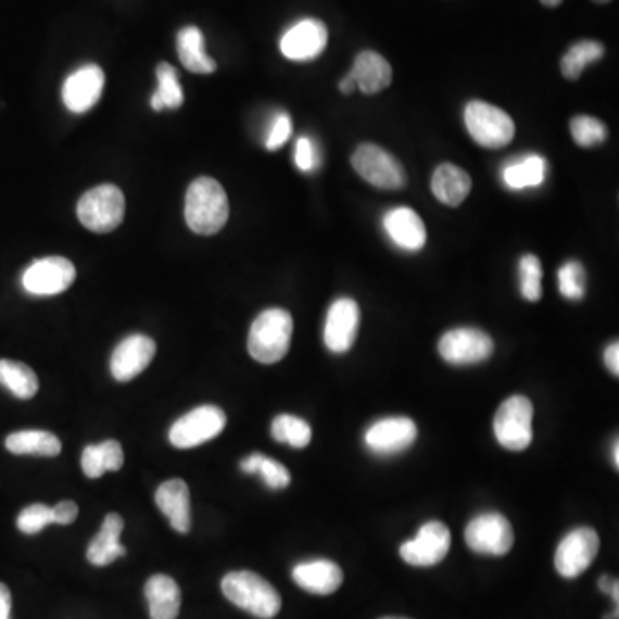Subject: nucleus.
Listing matches in <instances>:
<instances>
[{
  "instance_id": "nucleus-1",
  "label": "nucleus",
  "mask_w": 619,
  "mask_h": 619,
  "mask_svg": "<svg viewBox=\"0 0 619 619\" xmlns=\"http://www.w3.org/2000/svg\"><path fill=\"white\" fill-rule=\"evenodd\" d=\"M185 219L197 235L212 236L226 226L229 219V200L217 179H194L186 191Z\"/></svg>"
},
{
  "instance_id": "nucleus-2",
  "label": "nucleus",
  "mask_w": 619,
  "mask_h": 619,
  "mask_svg": "<svg viewBox=\"0 0 619 619\" xmlns=\"http://www.w3.org/2000/svg\"><path fill=\"white\" fill-rule=\"evenodd\" d=\"M293 327V317L286 310H265L252 324L248 334V353L264 365L281 362L291 346Z\"/></svg>"
},
{
  "instance_id": "nucleus-3",
  "label": "nucleus",
  "mask_w": 619,
  "mask_h": 619,
  "mask_svg": "<svg viewBox=\"0 0 619 619\" xmlns=\"http://www.w3.org/2000/svg\"><path fill=\"white\" fill-rule=\"evenodd\" d=\"M224 595L235 606L261 619H273L281 611L279 592L270 583L253 571H232L223 578Z\"/></svg>"
},
{
  "instance_id": "nucleus-4",
  "label": "nucleus",
  "mask_w": 619,
  "mask_h": 619,
  "mask_svg": "<svg viewBox=\"0 0 619 619\" xmlns=\"http://www.w3.org/2000/svg\"><path fill=\"white\" fill-rule=\"evenodd\" d=\"M126 212L123 191L114 185L97 186L79 199L76 206L79 223L93 232L114 231L121 226Z\"/></svg>"
},
{
  "instance_id": "nucleus-5",
  "label": "nucleus",
  "mask_w": 619,
  "mask_h": 619,
  "mask_svg": "<svg viewBox=\"0 0 619 619\" xmlns=\"http://www.w3.org/2000/svg\"><path fill=\"white\" fill-rule=\"evenodd\" d=\"M465 124L471 140L483 149H503L515 138V123L511 117L503 109L482 100L468 103L465 109Z\"/></svg>"
},
{
  "instance_id": "nucleus-6",
  "label": "nucleus",
  "mask_w": 619,
  "mask_h": 619,
  "mask_svg": "<svg viewBox=\"0 0 619 619\" xmlns=\"http://www.w3.org/2000/svg\"><path fill=\"white\" fill-rule=\"evenodd\" d=\"M532 420L533 405L529 397H508L495 413V439L508 451L527 450L533 439Z\"/></svg>"
},
{
  "instance_id": "nucleus-7",
  "label": "nucleus",
  "mask_w": 619,
  "mask_h": 619,
  "mask_svg": "<svg viewBox=\"0 0 619 619\" xmlns=\"http://www.w3.org/2000/svg\"><path fill=\"white\" fill-rule=\"evenodd\" d=\"M351 164L362 179L380 190H401L408 181L401 162L374 143L359 144L351 157Z\"/></svg>"
},
{
  "instance_id": "nucleus-8",
  "label": "nucleus",
  "mask_w": 619,
  "mask_h": 619,
  "mask_svg": "<svg viewBox=\"0 0 619 619\" xmlns=\"http://www.w3.org/2000/svg\"><path fill=\"white\" fill-rule=\"evenodd\" d=\"M226 413L214 405H203L186 413L169 430V441L179 450L202 446L223 432L226 427Z\"/></svg>"
},
{
  "instance_id": "nucleus-9",
  "label": "nucleus",
  "mask_w": 619,
  "mask_h": 619,
  "mask_svg": "<svg viewBox=\"0 0 619 619\" xmlns=\"http://www.w3.org/2000/svg\"><path fill=\"white\" fill-rule=\"evenodd\" d=\"M465 541L473 553L504 556L515 544V532L506 516L501 513H483L468 523Z\"/></svg>"
},
{
  "instance_id": "nucleus-10",
  "label": "nucleus",
  "mask_w": 619,
  "mask_h": 619,
  "mask_svg": "<svg viewBox=\"0 0 619 619\" xmlns=\"http://www.w3.org/2000/svg\"><path fill=\"white\" fill-rule=\"evenodd\" d=\"M494 341L483 330L459 327L447 330L439 341V355L451 365L482 364L491 358Z\"/></svg>"
},
{
  "instance_id": "nucleus-11",
  "label": "nucleus",
  "mask_w": 619,
  "mask_h": 619,
  "mask_svg": "<svg viewBox=\"0 0 619 619\" xmlns=\"http://www.w3.org/2000/svg\"><path fill=\"white\" fill-rule=\"evenodd\" d=\"M601 541L591 527H580L559 542L554 556V566L563 578H577L585 573L598 554Z\"/></svg>"
},
{
  "instance_id": "nucleus-12",
  "label": "nucleus",
  "mask_w": 619,
  "mask_h": 619,
  "mask_svg": "<svg viewBox=\"0 0 619 619\" xmlns=\"http://www.w3.org/2000/svg\"><path fill=\"white\" fill-rule=\"evenodd\" d=\"M76 279L73 262L64 256H47L34 262L23 274V288L34 296H55L70 288Z\"/></svg>"
},
{
  "instance_id": "nucleus-13",
  "label": "nucleus",
  "mask_w": 619,
  "mask_h": 619,
  "mask_svg": "<svg viewBox=\"0 0 619 619\" xmlns=\"http://www.w3.org/2000/svg\"><path fill=\"white\" fill-rule=\"evenodd\" d=\"M451 547V532L441 521H427L412 541L401 545L403 561L417 568L439 565Z\"/></svg>"
},
{
  "instance_id": "nucleus-14",
  "label": "nucleus",
  "mask_w": 619,
  "mask_h": 619,
  "mask_svg": "<svg viewBox=\"0 0 619 619\" xmlns=\"http://www.w3.org/2000/svg\"><path fill=\"white\" fill-rule=\"evenodd\" d=\"M417 424L408 417H388L371 424L365 432V446L379 456H394L417 441Z\"/></svg>"
},
{
  "instance_id": "nucleus-15",
  "label": "nucleus",
  "mask_w": 619,
  "mask_h": 619,
  "mask_svg": "<svg viewBox=\"0 0 619 619\" xmlns=\"http://www.w3.org/2000/svg\"><path fill=\"white\" fill-rule=\"evenodd\" d=\"M327 40L329 34L323 21L306 17L286 29L279 41V49L289 61H312L326 50Z\"/></svg>"
},
{
  "instance_id": "nucleus-16",
  "label": "nucleus",
  "mask_w": 619,
  "mask_h": 619,
  "mask_svg": "<svg viewBox=\"0 0 619 619\" xmlns=\"http://www.w3.org/2000/svg\"><path fill=\"white\" fill-rule=\"evenodd\" d=\"M359 327V306L351 298H341L330 305L324 327L327 350L343 355L355 344Z\"/></svg>"
},
{
  "instance_id": "nucleus-17",
  "label": "nucleus",
  "mask_w": 619,
  "mask_h": 619,
  "mask_svg": "<svg viewBox=\"0 0 619 619\" xmlns=\"http://www.w3.org/2000/svg\"><path fill=\"white\" fill-rule=\"evenodd\" d=\"M105 76L97 64H85L71 73L62 87V102L73 114H85L96 108L102 97Z\"/></svg>"
},
{
  "instance_id": "nucleus-18",
  "label": "nucleus",
  "mask_w": 619,
  "mask_h": 619,
  "mask_svg": "<svg viewBox=\"0 0 619 619\" xmlns=\"http://www.w3.org/2000/svg\"><path fill=\"white\" fill-rule=\"evenodd\" d=\"M155 351L157 344L149 336L131 334L123 339L112 353V377L119 382H129L152 364Z\"/></svg>"
},
{
  "instance_id": "nucleus-19",
  "label": "nucleus",
  "mask_w": 619,
  "mask_h": 619,
  "mask_svg": "<svg viewBox=\"0 0 619 619\" xmlns=\"http://www.w3.org/2000/svg\"><path fill=\"white\" fill-rule=\"evenodd\" d=\"M384 229L392 243L406 252H418L426 247V224L408 206H397L386 214Z\"/></svg>"
},
{
  "instance_id": "nucleus-20",
  "label": "nucleus",
  "mask_w": 619,
  "mask_h": 619,
  "mask_svg": "<svg viewBox=\"0 0 619 619\" xmlns=\"http://www.w3.org/2000/svg\"><path fill=\"white\" fill-rule=\"evenodd\" d=\"M155 503L167 516L170 527L176 532L188 533L191 530L190 488L181 479L167 480L161 483L155 492Z\"/></svg>"
},
{
  "instance_id": "nucleus-21",
  "label": "nucleus",
  "mask_w": 619,
  "mask_h": 619,
  "mask_svg": "<svg viewBox=\"0 0 619 619\" xmlns=\"http://www.w3.org/2000/svg\"><path fill=\"white\" fill-rule=\"evenodd\" d=\"M343 570L329 559H312L293 568V580L310 594L330 595L343 585Z\"/></svg>"
},
{
  "instance_id": "nucleus-22",
  "label": "nucleus",
  "mask_w": 619,
  "mask_h": 619,
  "mask_svg": "<svg viewBox=\"0 0 619 619\" xmlns=\"http://www.w3.org/2000/svg\"><path fill=\"white\" fill-rule=\"evenodd\" d=\"M350 78L355 81L365 96H374L386 90L392 81V67L382 55L374 50H364L356 55L353 70L350 71Z\"/></svg>"
},
{
  "instance_id": "nucleus-23",
  "label": "nucleus",
  "mask_w": 619,
  "mask_h": 619,
  "mask_svg": "<svg viewBox=\"0 0 619 619\" xmlns=\"http://www.w3.org/2000/svg\"><path fill=\"white\" fill-rule=\"evenodd\" d=\"M124 521L117 513L105 516L102 529L88 545L87 559L93 566H108L117 557L126 556V547L121 544Z\"/></svg>"
},
{
  "instance_id": "nucleus-24",
  "label": "nucleus",
  "mask_w": 619,
  "mask_h": 619,
  "mask_svg": "<svg viewBox=\"0 0 619 619\" xmlns=\"http://www.w3.org/2000/svg\"><path fill=\"white\" fill-rule=\"evenodd\" d=\"M433 197L444 205L458 206L465 202L471 191V178L467 170L458 165L444 162L432 174Z\"/></svg>"
},
{
  "instance_id": "nucleus-25",
  "label": "nucleus",
  "mask_w": 619,
  "mask_h": 619,
  "mask_svg": "<svg viewBox=\"0 0 619 619\" xmlns=\"http://www.w3.org/2000/svg\"><path fill=\"white\" fill-rule=\"evenodd\" d=\"M144 597L149 601L150 618H178L181 609V591L173 578L167 574H153L144 585Z\"/></svg>"
},
{
  "instance_id": "nucleus-26",
  "label": "nucleus",
  "mask_w": 619,
  "mask_h": 619,
  "mask_svg": "<svg viewBox=\"0 0 619 619\" xmlns=\"http://www.w3.org/2000/svg\"><path fill=\"white\" fill-rule=\"evenodd\" d=\"M178 55L182 66L197 75H211L217 70L214 59L206 54L202 29L197 26L179 29Z\"/></svg>"
},
{
  "instance_id": "nucleus-27",
  "label": "nucleus",
  "mask_w": 619,
  "mask_h": 619,
  "mask_svg": "<svg viewBox=\"0 0 619 619\" xmlns=\"http://www.w3.org/2000/svg\"><path fill=\"white\" fill-rule=\"evenodd\" d=\"M5 447L13 454L58 456L62 451L61 439L47 430H20L5 439Z\"/></svg>"
},
{
  "instance_id": "nucleus-28",
  "label": "nucleus",
  "mask_w": 619,
  "mask_h": 619,
  "mask_svg": "<svg viewBox=\"0 0 619 619\" xmlns=\"http://www.w3.org/2000/svg\"><path fill=\"white\" fill-rule=\"evenodd\" d=\"M0 386L20 400H31L40 388L37 374L28 365L14 359H0Z\"/></svg>"
},
{
  "instance_id": "nucleus-29",
  "label": "nucleus",
  "mask_w": 619,
  "mask_h": 619,
  "mask_svg": "<svg viewBox=\"0 0 619 619\" xmlns=\"http://www.w3.org/2000/svg\"><path fill=\"white\" fill-rule=\"evenodd\" d=\"M545 161L541 155H529L523 161L504 167L503 181L509 190H525L544 182Z\"/></svg>"
},
{
  "instance_id": "nucleus-30",
  "label": "nucleus",
  "mask_w": 619,
  "mask_h": 619,
  "mask_svg": "<svg viewBox=\"0 0 619 619\" xmlns=\"http://www.w3.org/2000/svg\"><path fill=\"white\" fill-rule=\"evenodd\" d=\"M604 58V46L595 40H582L574 43L561 59V73L566 79L574 81L582 76L586 66Z\"/></svg>"
},
{
  "instance_id": "nucleus-31",
  "label": "nucleus",
  "mask_w": 619,
  "mask_h": 619,
  "mask_svg": "<svg viewBox=\"0 0 619 619\" xmlns=\"http://www.w3.org/2000/svg\"><path fill=\"white\" fill-rule=\"evenodd\" d=\"M157 91L153 93V111H164V109H178L185 102L181 85H179L178 73L167 62H161L157 67Z\"/></svg>"
},
{
  "instance_id": "nucleus-32",
  "label": "nucleus",
  "mask_w": 619,
  "mask_h": 619,
  "mask_svg": "<svg viewBox=\"0 0 619 619\" xmlns=\"http://www.w3.org/2000/svg\"><path fill=\"white\" fill-rule=\"evenodd\" d=\"M270 433H273L274 441L285 442L296 450H303L312 441V427L308 426V421L288 415V413L274 418Z\"/></svg>"
},
{
  "instance_id": "nucleus-33",
  "label": "nucleus",
  "mask_w": 619,
  "mask_h": 619,
  "mask_svg": "<svg viewBox=\"0 0 619 619\" xmlns=\"http://www.w3.org/2000/svg\"><path fill=\"white\" fill-rule=\"evenodd\" d=\"M557 285H559V293L566 300L580 302L585 298L586 293V274L585 268L580 262L570 261L561 265L557 270Z\"/></svg>"
},
{
  "instance_id": "nucleus-34",
  "label": "nucleus",
  "mask_w": 619,
  "mask_h": 619,
  "mask_svg": "<svg viewBox=\"0 0 619 619\" xmlns=\"http://www.w3.org/2000/svg\"><path fill=\"white\" fill-rule=\"evenodd\" d=\"M571 137L583 149H592L604 143L607 138L606 124L591 116H577L570 121Z\"/></svg>"
},
{
  "instance_id": "nucleus-35",
  "label": "nucleus",
  "mask_w": 619,
  "mask_h": 619,
  "mask_svg": "<svg viewBox=\"0 0 619 619\" xmlns=\"http://www.w3.org/2000/svg\"><path fill=\"white\" fill-rule=\"evenodd\" d=\"M520 291L527 302H539L542 298V264L535 255L521 256L520 265Z\"/></svg>"
},
{
  "instance_id": "nucleus-36",
  "label": "nucleus",
  "mask_w": 619,
  "mask_h": 619,
  "mask_svg": "<svg viewBox=\"0 0 619 619\" xmlns=\"http://www.w3.org/2000/svg\"><path fill=\"white\" fill-rule=\"evenodd\" d=\"M52 523V511L46 504H31L17 516V529L26 535H35Z\"/></svg>"
},
{
  "instance_id": "nucleus-37",
  "label": "nucleus",
  "mask_w": 619,
  "mask_h": 619,
  "mask_svg": "<svg viewBox=\"0 0 619 619\" xmlns=\"http://www.w3.org/2000/svg\"><path fill=\"white\" fill-rule=\"evenodd\" d=\"M256 473L261 475L265 485L274 489V491H281V489L288 488L289 483H291V473H289L288 468L282 463L267 458V456H262Z\"/></svg>"
},
{
  "instance_id": "nucleus-38",
  "label": "nucleus",
  "mask_w": 619,
  "mask_h": 619,
  "mask_svg": "<svg viewBox=\"0 0 619 619\" xmlns=\"http://www.w3.org/2000/svg\"><path fill=\"white\" fill-rule=\"evenodd\" d=\"M318 161V150L315 147L314 140L310 138L302 137L296 141V149H294V164H296L298 169L302 173H312V170L317 169Z\"/></svg>"
},
{
  "instance_id": "nucleus-39",
  "label": "nucleus",
  "mask_w": 619,
  "mask_h": 619,
  "mask_svg": "<svg viewBox=\"0 0 619 619\" xmlns=\"http://www.w3.org/2000/svg\"><path fill=\"white\" fill-rule=\"evenodd\" d=\"M291 131H293L291 117L286 112L277 114L276 119L273 121V126H270V131H268L267 140H265L267 150L274 152V150L281 149L282 144L291 137Z\"/></svg>"
},
{
  "instance_id": "nucleus-40",
  "label": "nucleus",
  "mask_w": 619,
  "mask_h": 619,
  "mask_svg": "<svg viewBox=\"0 0 619 619\" xmlns=\"http://www.w3.org/2000/svg\"><path fill=\"white\" fill-rule=\"evenodd\" d=\"M105 471H119L124 465V451L117 441H105L99 444Z\"/></svg>"
},
{
  "instance_id": "nucleus-41",
  "label": "nucleus",
  "mask_w": 619,
  "mask_h": 619,
  "mask_svg": "<svg viewBox=\"0 0 619 619\" xmlns=\"http://www.w3.org/2000/svg\"><path fill=\"white\" fill-rule=\"evenodd\" d=\"M81 468L83 473L87 475L88 479H100L105 473L99 444H91V446L85 447L81 456Z\"/></svg>"
},
{
  "instance_id": "nucleus-42",
  "label": "nucleus",
  "mask_w": 619,
  "mask_h": 619,
  "mask_svg": "<svg viewBox=\"0 0 619 619\" xmlns=\"http://www.w3.org/2000/svg\"><path fill=\"white\" fill-rule=\"evenodd\" d=\"M52 511V523L58 525H71L78 518V504L73 503V501H62V503L55 504L54 508H50Z\"/></svg>"
},
{
  "instance_id": "nucleus-43",
  "label": "nucleus",
  "mask_w": 619,
  "mask_h": 619,
  "mask_svg": "<svg viewBox=\"0 0 619 619\" xmlns=\"http://www.w3.org/2000/svg\"><path fill=\"white\" fill-rule=\"evenodd\" d=\"M604 362H606L607 370L611 371L612 376H619V344L611 343L606 348L604 353Z\"/></svg>"
},
{
  "instance_id": "nucleus-44",
  "label": "nucleus",
  "mask_w": 619,
  "mask_h": 619,
  "mask_svg": "<svg viewBox=\"0 0 619 619\" xmlns=\"http://www.w3.org/2000/svg\"><path fill=\"white\" fill-rule=\"evenodd\" d=\"M11 609H13L11 591L8 585L0 583V619H11Z\"/></svg>"
},
{
  "instance_id": "nucleus-45",
  "label": "nucleus",
  "mask_w": 619,
  "mask_h": 619,
  "mask_svg": "<svg viewBox=\"0 0 619 619\" xmlns=\"http://www.w3.org/2000/svg\"><path fill=\"white\" fill-rule=\"evenodd\" d=\"M598 589L604 592V594L609 595V597L615 598V603H619V583L616 578L607 577L604 574L601 580H598Z\"/></svg>"
},
{
  "instance_id": "nucleus-46",
  "label": "nucleus",
  "mask_w": 619,
  "mask_h": 619,
  "mask_svg": "<svg viewBox=\"0 0 619 619\" xmlns=\"http://www.w3.org/2000/svg\"><path fill=\"white\" fill-rule=\"evenodd\" d=\"M262 456H264V454L261 453H253L247 456V458L241 462V470H243L244 473H256V468L261 465Z\"/></svg>"
},
{
  "instance_id": "nucleus-47",
  "label": "nucleus",
  "mask_w": 619,
  "mask_h": 619,
  "mask_svg": "<svg viewBox=\"0 0 619 619\" xmlns=\"http://www.w3.org/2000/svg\"><path fill=\"white\" fill-rule=\"evenodd\" d=\"M339 90L343 91L344 96H351V93L356 90L355 81L350 78V75L344 76V78L341 79V83H339Z\"/></svg>"
},
{
  "instance_id": "nucleus-48",
  "label": "nucleus",
  "mask_w": 619,
  "mask_h": 619,
  "mask_svg": "<svg viewBox=\"0 0 619 619\" xmlns=\"http://www.w3.org/2000/svg\"><path fill=\"white\" fill-rule=\"evenodd\" d=\"M541 4L545 8H557L563 4V0H541Z\"/></svg>"
},
{
  "instance_id": "nucleus-49",
  "label": "nucleus",
  "mask_w": 619,
  "mask_h": 619,
  "mask_svg": "<svg viewBox=\"0 0 619 619\" xmlns=\"http://www.w3.org/2000/svg\"><path fill=\"white\" fill-rule=\"evenodd\" d=\"M612 459H615V467H619V442H615V450H612Z\"/></svg>"
},
{
  "instance_id": "nucleus-50",
  "label": "nucleus",
  "mask_w": 619,
  "mask_h": 619,
  "mask_svg": "<svg viewBox=\"0 0 619 619\" xmlns=\"http://www.w3.org/2000/svg\"><path fill=\"white\" fill-rule=\"evenodd\" d=\"M595 4H607V2H611V0H592Z\"/></svg>"
},
{
  "instance_id": "nucleus-51",
  "label": "nucleus",
  "mask_w": 619,
  "mask_h": 619,
  "mask_svg": "<svg viewBox=\"0 0 619 619\" xmlns=\"http://www.w3.org/2000/svg\"><path fill=\"white\" fill-rule=\"evenodd\" d=\"M380 619H409V618H396V616H388V618H380Z\"/></svg>"
}]
</instances>
